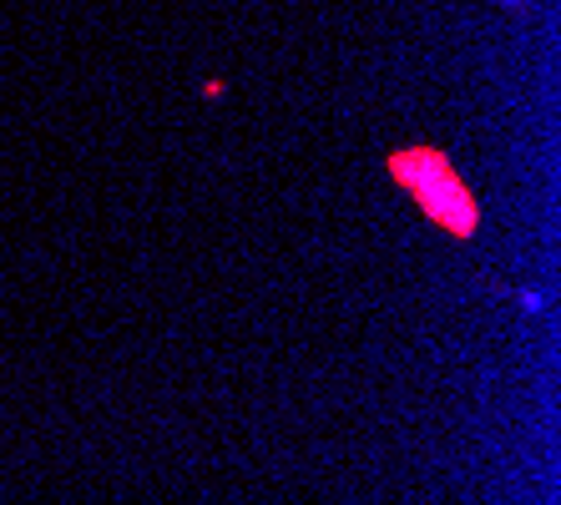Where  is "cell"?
Wrapping results in <instances>:
<instances>
[{
	"label": "cell",
	"instance_id": "obj_1",
	"mask_svg": "<svg viewBox=\"0 0 561 505\" xmlns=\"http://www.w3.org/2000/svg\"><path fill=\"white\" fill-rule=\"evenodd\" d=\"M390 172L400 187H410L415 193V203L425 213H431L440 228H450L456 238H470L476 233V197L466 193V182L450 172V162H445L440 152H431V147H405V152L390 157Z\"/></svg>",
	"mask_w": 561,
	"mask_h": 505
}]
</instances>
